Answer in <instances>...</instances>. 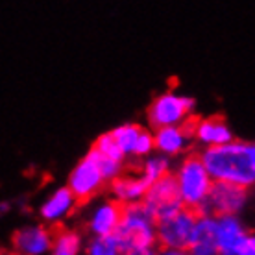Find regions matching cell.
Masks as SVG:
<instances>
[{"instance_id":"obj_7","label":"cell","mask_w":255,"mask_h":255,"mask_svg":"<svg viewBox=\"0 0 255 255\" xmlns=\"http://www.w3.org/2000/svg\"><path fill=\"white\" fill-rule=\"evenodd\" d=\"M106 183H108V179L104 178L102 170L98 168L96 161L89 153L74 166V170L69 176V189L76 196L78 205L87 204L91 198H95L102 191Z\"/></svg>"},{"instance_id":"obj_18","label":"cell","mask_w":255,"mask_h":255,"mask_svg":"<svg viewBox=\"0 0 255 255\" xmlns=\"http://www.w3.org/2000/svg\"><path fill=\"white\" fill-rule=\"evenodd\" d=\"M142 131L144 129L140 126H137V124H124V126H119L117 129H113L111 133H113L117 144L121 146L124 155H133Z\"/></svg>"},{"instance_id":"obj_14","label":"cell","mask_w":255,"mask_h":255,"mask_svg":"<svg viewBox=\"0 0 255 255\" xmlns=\"http://www.w3.org/2000/svg\"><path fill=\"white\" fill-rule=\"evenodd\" d=\"M78 207V200L72 194L69 187H61L54 192L45 204L41 205V217L45 218L46 222L56 224L63 217L70 215L72 211Z\"/></svg>"},{"instance_id":"obj_25","label":"cell","mask_w":255,"mask_h":255,"mask_svg":"<svg viewBox=\"0 0 255 255\" xmlns=\"http://www.w3.org/2000/svg\"><path fill=\"white\" fill-rule=\"evenodd\" d=\"M218 252L215 250H205V248H196V250H191L189 255H217Z\"/></svg>"},{"instance_id":"obj_16","label":"cell","mask_w":255,"mask_h":255,"mask_svg":"<svg viewBox=\"0 0 255 255\" xmlns=\"http://www.w3.org/2000/svg\"><path fill=\"white\" fill-rule=\"evenodd\" d=\"M217 233H218V220L213 217H202L194 226V231L191 235L189 252L196 248L217 250Z\"/></svg>"},{"instance_id":"obj_3","label":"cell","mask_w":255,"mask_h":255,"mask_svg":"<svg viewBox=\"0 0 255 255\" xmlns=\"http://www.w3.org/2000/svg\"><path fill=\"white\" fill-rule=\"evenodd\" d=\"M122 255H128L135 250L152 248L157 243L155 224L146 213L142 202L131 204L126 207V215L122 218V224L115 233Z\"/></svg>"},{"instance_id":"obj_28","label":"cell","mask_w":255,"mask_h":255,"mask_svg":"<svg viewBox=\"0 0 255 255\" xmlns=\"http://www.w3.org/2000/svg\"><path fill=\"white\" fill-rule=\"evenodd\" d=\"M252 163L255 166V144H252Z\"/></svg>"},{"instance_id":"obj_1","label":"cell","mask_w":255,"mask_h":255,"mask_svg":"<svg viewBox=\"0 0 255 255\" xmlns=\"http://www.w3.org/2000/svg\"><path fill=\"white\" fill-rule=\"evenodd\" d=\"M202 161L215 181L233 183L248 189L255 183V166L252 163V144L230 142L211 146L202 152Z\"/></svg>"},{"instance_id":"obj_15","label":"cell","mask_w":255,"mask_h":255,"mask_svg":"<svg viewBox=\"0 0 255 255\" xmlns=\"http://www.w3.org/2000/svg\"><path fill=\"white\" fill-rule=\"evenodd\" d=\"M155 139V148L159 150L163 155H178L189 146L191 139L187 137V133L181 129V126H168L155 129L153 133Z\"/></svg>"},{"instance_id":"obj_20","label":"cell","mask_w":255,"mask_h":255,"mask_svg":"<svg viewBox=\"0 0 255 255\" xmlns=\"http://www.w3.org/2000/svg\"><path fill=\"white\" fill-rule=\"evenodd\" d=\"M87 153H89L91 157H93V159L96 161L98 168L102 170L104 178L108 179L109 183H111V181H115L117 178H121V176H122V163H121V161L109 159V157L102 155L100 152H96L95 148H91V150Z\"/></svg>"},{"instance_id":"obj_10","label":"cell","mask_w":255,"mask_h":255,"mask_svg":"<svg viewBox=\"0 0 255 255\" xmlns=\"http://www.w3.org/2000/svg\"><path fill=\"white\" fill-rule=\"evenodd\" d=\"M126 204L119 200H108L102 205H98L89 220V230L96 237L115 235L119 226L122 224V218L126 215Z\"/></svg>"},{"instance_id":"obj_13","label":"cell","mask_w":255,"mask_h":255,"mask_svg":"<svg viewBox=\"0 0 255 255\" xmlns=\"http://www.w3.org/2000/svg\"><path fill=\"white\" fill-rule=\"evenodd\" d=\"M196 140L202 144H207V148L224 146V144L233 142V133L222 117L217 115L200 121L196 129Z\"/></svg>"},{"instance_id":"obj_9","label":"cell","mask_w":255,"mask_h":255,"mask_svg":"<svg viewBox=\"0 0 255 255\" xmlns=\"http://www.w3.org/2000/svg\"><path fill=\"white\" fill-rule=\"evenodd\" d=\"M11 244L19 255H43L54 246V231L45 226H24L13 233Z\"/></svg>"},{"instance_id":"obj_17","label":"cell","mask_w":255,"mask_h":255,"mask_svg":"<svg viewBox=\"0 0 255 255\" xmlns=\"http://www.w3.org/2000/svg\"><path fill=\"white\" fill-rule=\"evenodd\" d=\"M52 231H54L52 255H78L82 246V237L76 231L67 230L63 226H56Z\"/></svg>"},{"instance_id":"obj_5","label":"cell","mask_w":255,"mask_h":255,"mask_svg":"<svg viewBox=\"0 0 255 255\" xmlns=\"http://www.w3.org/2000/svg\"><path fill=\"white\" fill-rule=\"evenodd\" d=\"M142 205L153 220V224H157L163 218L183 209L185 205H183V198H181L176 174L170 172L166 174L165 178H161L159 181H155L142 200Z\"/></svg>"},{"instance_id":"obj_27","label":"cell","mask_w":255,"mask_h":255,"mask_svg":"<svg viewBox=\"0 0 255 255\" xmlns=\"http://www.w3.org/2000/svg\"><path fill=\"white\" fill-rule=\"evenodd\" d=\"M128 255H157V252H153V248H146V250H135V252H129Z\"/></svg>"},{"instance_id":"obj_8","label":"cell","mask_w":255,"mask_h":255,"mask_svg":"<svg viewBox=\"0 0 255 255\" xmlns=\"http://www.w3.org/2000/svg\"><path fill=\"white\" fill-rule=\"evenodd\" d=\"M248 200V189L215 181L205 204V217H235Z\"/></svg>"},{"instance_id":"obj_2","label":"cell","mask_w":255,"mask_h":255,"mask_svg":"<svg viewBox=\"0 0 255 255\" xmlns=\"http://www.w3.org/2000/svg\"><path fill=\"white\" fill-rule=\"evenodd\" d=\"M176 178H178L179 191L183 198V205L198 211L202 217H205V204H207V198H209L215 181L202 161V153H189L181 161Z\"/></svg>"},{"instance_id":"obj_19","label":"cell","mask_w":255,"mask_h":255,"mask_svg":"<svg viewBox=\"0 0 255 255\" xmlns=\"http://www.w3.org/2000/svg\"><path fill=\"white\" fill-rule=\"evenodd\" d=\"M139 174L146 179L150 185H153L155 181H159L161 178H165L166 174H170V163H168V157H165L163 153L148 157V159L140 165Z\"/></svg>"},{"instance_id":"obj_21","label":"cell","mask_w":255,"mask_h":255,"mask_svg":"<svg viewBox=\"0 0 255 255\" xmlns=\"http://www.w3.org/2000/svg\"><path fill=\"white\" fill-rule=\"evenodd\" d=\"M89 255H122L119 241L115 235L108 237H95L91 241L89 248H87Z\"/></svg>"},{"instance_id":"obj_6","label":"cell","mask_w":255,"mask_h":255,"mask_svg":"<svg viewBox=\"0 0 255 255\" xmlns=\"http://www.w3.org/2000/svg\"><path fill=\"white\" fill-rule=\"evenodd\" d=\"M194 102L187 96H179L172 91L159 95L148 108V122L155 129L179 126L192 117Z\"/></svg>"},{"instance_id":"obj_26","label":"cell","mask_w":255,"mask_h":255,"mask_svg":"<svg viewBox=\"0 0 255 255\" xmlns=\"http://www.w3.org/2000/svg\"><path fill=\"white\" fill-rule=\"evenodd\" d=\"M157 255H189V254H187V252H183V250H165V248H159Z\"/></svg>"},{"instance_id":"obj_24","label":"cell","mask_w":255,"mask_h":255,"mask_svg":"<svg viewBox=\"0 0 255 255\" xmlns=\"http://www.w3.org/2000/svg\"><path fill=\"white\" fill-rule=\"evenodd\" d=\"M237 255H255V235H248L244 243L239 246Z\"/></svg>"},{"instance_id":"obj_11","label":"cell","mask_w":255,"mask_h":255,"mask_svg":"<svg viewBox=\"0 0 255 255\" xmlns=\"http://www.w3.org/2000/svg\"><path fill=\"white\" fill-rule=\"evenodd\" d=\"M218 220V233H217V250L218 255H237L239 246L248 237L243 224L237 217H222Z\"/></svg>"},{"instance_id":"obj_4","label":"cell","mask_w":255,"mask_h":255,"mask_svg":"<svg viewBox=\"0 0 255 255\" xmlns=\"http://www.w3.org/2000/svg\"><path fill=\"white\" fill-rule=\"evenodd\" d=\"M200 218H202V215L198 211L183 207L178 213L159 220L155 224L159 246L165 250H183V252L189 250L191 235Z\"/></svg>"},{"instance_id":"obj_23","label":"cell","mask_w":255,"mask_h":255,"mask_svg":"<svg viewBox=\"0 0 255 255\" xmlns=\"http://www.w3.org/2000/svg\"><path fill=\"white\" fill-rule=\"evenodd\" d=\"M155 148V139H153V135L150 133V131H142V135H140L139 142H137V148H135V157H146V155H150L152 153V150Z\"/></svg>"},{"instance_id":"obj_12","label":"cell","mask_w":255,"mask_h":255,"mask_svg":"<svg viewBox=\"0 0 255 255\" xmlns=\"http://www.w3.org/2000/svg\"><path fill=\"white\" fill-rule=\"evenodd\" d=\"M109 187H111V192L115 194V200L131 205L140 204L152 185L139 174V176H121L115 181H111Z\"/></svg>"},{"instance_id":"obj_22","label":"cell","mask_w":255,"mask_h":255,"mask_svg":"<svg viewBox=\"0 0 255 255\" xmlns=\"http://www.w3.org/2000/svg\"><path fill=\"white\" fill-rule=\"evenodd\" d=\"M93 148H95L96 152H100L102 155H106V157H109V159H113V161H121L122 163V159H124V153H122L121 146L117 144V140L111 131L100 135V137L95 140Z\"/></svg>"},{"instance_id":"obj_29","label":"cell","mask_w":255,"mask_h":255,"mask_svg":"<svg viewBox=\"0 0 255 255\" xmlns=\"http://www.w3.org/2000/svg\"><path fill=\"white\" fill-rule=\"evenodd\" d=\"M9 255H19V254H9Z\"/></svg>"}]
</instances>
